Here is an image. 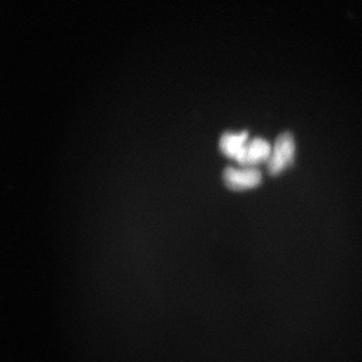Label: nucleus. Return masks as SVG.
Instances as JSON below:
<instances>
[{
	"label": "nucleus",
	"mask_w": 362,
	"mask_h": 362,
	"mask_svg": "<svg viewBox=\"0 0 362 362\" xmlns=\"http://www.w3.org/2000/svg\"><path fill=\"white\" fill-rule=\"evenodd\" d=\"M295 156V141L290 133L279 136L268 160L269 173L277 175L292 163Z\"/></svg>",
	"instance_id": "nucleus-1"
},
{
	"label": "nucleus",
	"mask_w": 362,
	"mask_h": 362,
	"mask_svg": "<svg viewBox=\"0 0 362 362\" xmlns=\"http://www.w3.org/2000/svg\"><path fill=\"white\" fill-rule=\"evenodd\" d=\"M223 180L230 189L245 190L258 187L262 181V175L258 169L228 168L223 173Z\"/></svg>",
	"instance_id": "nucleus-2"
},
{
	"label": "nucleus",
	"mask_w": 362,
	"mask_h": 362,
	"mask_svg": "<svg viewBox=\"0 0 362 362\" xmlns=\"http://www.w3.org/2000/svg\"><path fill=\"white\" fill-rule=\"evenodd\" d=\"M272 154L271 145L261 138H256L247 142L238 158L240 165L252 166L268 161Z\"/></svg>",
	"instance_id": "nucleus-3"
},
{
	"label": "nucleus",
	"mask_w": 362,
	"mask_h": 362,
	"mask_svg": "<svg viewBox=\"0 0 362 362\" xmlns=\"http://www.w3.org/2000/svg\"><path fill=\"white\" fill-rule=\"evenodd\" d=\"M247 137H249V134H247V131L238 133V134L226 133L221 138L220 148L221 152L228 158L237 159L242 150L244 149L245 145L247 144Z\"/></svg>",
	"instance_id": "nucleus-4"
}]
</instances>
